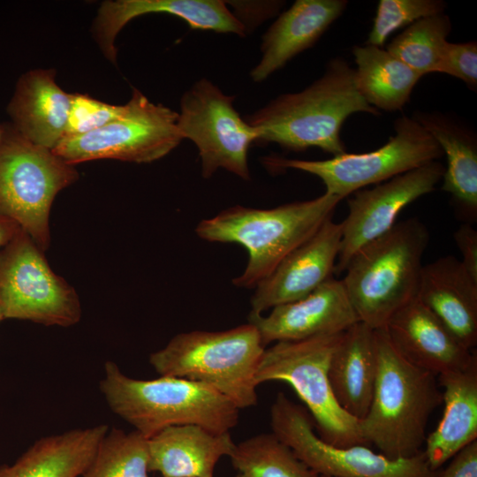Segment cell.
Segmentation results:
<instances>
[{"instance_id": "36", "label": "cell", "mask_w": 477, "mask_h": 477, "mask_svg": "<svg viewBox=\"0 0 477 477\" xmlns=\"http://www.w3.org/2000/svg\"><path fill=\"white\" fill-rule=\"evenodd\" d=\"M464 268L477 281V231L470 223H464L454 233Z\"/></svg>"}, {"instance_id": "11", "label": "cell", "mask_w": 477, "mask_h": 477, "mask_svg": "<svg viewBox=\"0 0 477 477\" xmlns=\"http://www.w3.org/2000/svg\"><path fill=\"white\" fill-rule=\"evenodd\" d=\"M0 310L4 319L46 326L69 327L81 317L74 289L23 230L0 251Z\"/></svg>"}, {"instance_id": "22", "label": "cell", "mask_w": 477, "mask_h": 477, "mask_svg": "<svg viewBox=\"0 0 477 477\" xmlns=\"http://www.w3.org/2000/svg\"><path fill=\"white\" fill-rule=\"evenodd\" d=\"M149 472L163 477H213L219 459L235 443L229 432L214 433L198 425L168 427L148 439Z\"/></svg>"}, {"instance_id": "25", "label": "cell", "mask_w": 477, "mask_h": 477, "mask_svg": "<svg viewBox=\"0 0 477 477\" xmlns=\"http://www.w3.org/2000/svg\"><path fill=\"white\" fill-rule=\"evenodd\" d=\"M109 430L105 424L75 428L36 440L0 477H79L89 466Z\"/></svg>"}, {"instance_id": "5", "label": "cell", "mask_w": 477, "mask_h": 477, "mask_svg": "<svg viewBox=\"0 0 477 477\" xmlns=\"http://www.w3.org/2000/svg\"><path fill=\"white\" fill-rule=\"evenodd\" d=\"M428 239L425 224L413 217L396 223L352 255L342 282L360 322L382 329L417 298Z\"/></svg>"}, {"instance_id": "30", "label": "cell", "mask_w": 477, "mask_h": 477, "mask_svg": "<svg viewBox=\"0 0 477 477\" xmlns=\"http://www.w3.org/2000/svg\"><path fill=\"white\" fill-rule=\"evenodd\" d=\"M148 438L112 428L99 443L83 477H149Z\"/></svg>"}, {"instance_id": "24", "label": "cell", "mask_w": 477, "mask_h": 477, "mask_svg": "<svg viewBox=\"0 0 477 477\" xmlns=\"http://www.w3.org/2000/svg\"><path fill=\"white\" fill-rule=\"evenodd\" d=\"M377 368L375 329L358 322L343 333L330 359L328 375L338 405L359 420L368 411Z\"/></svg>"}, {"instance_id": "18", "label": "cell", "mask_w": 477, "mask_h": 477, "mask_svg": "<svg viewBox=\"0 0 477 477\" xmlns=\"http://www.w3.org/2000/svg\"><path fill=\"white\" fill-rule=\"evenodd\" d=\"M148 13H167L184 19L192 29L246 35L243 25L221 0H117L101 4L94 25L95 40L105 57L117 58L115 39L132 19Z\"/></svg>"}, {"instance_id": "10", "label": "cell", "mask_w": 477, "mask_h": 477, "mask_svg": "<svg viewBox=\"0 0 477 477\" xmlns=\"http://www.w3.org/2000/svg\"><path fill=\"white\" fill-rule=\"evenodd\" d=\"M178 117V112L151 102L133 88L120 117L97 130L64 139L52 152L72 165L99 159L154 162L184 140Z\"/></svg>"}, {"instance_id": "4", "label": "cell", "mask_w": 477, "mask_h": 477, "mask_svg": "<svg viewBox=\"0 0 477 477\" xmlns=\"http://www.w3.org/2000/svg\"><path fill=\"white\" fill-rule=\"evenodd\" d=\"M342 200L324 193L313 200L273 208L237 205L201 221L195 232L209 242L237 243L244 246L248 252V261L232 284L239 288H254L288 254L332 216Z\"/></svg>"}, {"instance_id": "8", "label": "cell", "mask_w": 477, "mask_h": 477, "mask_svg": "<svg viewBox=\"0 0 477 477\" xmlns=\"http://www.w3.org/2000/svg\"><path fill=\"white\" fill-rule=\"evenodd\" d=\"M73 165L35 145L16 130L0 140V214L12 219L43 251L56 195L73 183Z\"/></svg>"}, {"instance_id": "23", "label": "cell", "mask_w": 477, "mask_h": 477, "mask_svg": "<svg viewBox=\"0 0 477 477\" xmlns=\"http://www.w3.org/2000/svg\"><path fill=\"white\" fill-rule=\"evenodd\" d=\"M437 378L443 389L444 410L435 429L426 437L423 450L433 471L477 440V360L465 369Z\"/></svg>"}, {"instance_id": "19", "label": "cell", "mask_w": 477, "mask_h": 477, "mask_svg": "<svg viewBox=\"0 0 477 477\" xmlns=\"http://www.w3.org/2000/svg\"><path fill=\"white\" fill-rule=\"evenodd\" d=\"M417 299L467 349L477 344V281L454 256L423 265Z\"/></svg>"}, {"instance_id": "28", "label": "cell", "mask_w": 477, "mask_h": 477, "mask_svg": "<svg viewBox=\"0 0 477 477\" xmlns=\"http://www.w3.org/2000/svg\"><path fill=\"white\" fill-rule=\"evenodd\" d=\"M229 457L242 477H319L273 433L235 444Z\"/></svg>"}, {"instance_id": "34", "label": "cell", "mask_w": 477, "mask_h": 477, "mask_svg": "<svg viewBox=\"0 0 477 477\" xmlns=\"http://www.w3.org/2000/svg\"><path fill=\"white\" fill-rule=\"evenodd\" d=\"M227 4L234 8L233 15L243 25L246 32L254 27V18L256 23H261L265 19L274 16L284 5L282 1H229Z\"/></svg>"}, {"instance_id": "3", "label": "cell", "mask_w": 477, "mask_h": 477, "mask_svg": "<svg viewBox=\"0 0 477 477\" xmlns=\"http://www.w3.org/2000/svg\"><path fill=\"white\" fill-rule=\"evenodd\" d=\"M104 373L100 390L109 407L148 439L171 426L227 433L238 424L239 409L206 384L172 376L134 379L110 360Z\"/></svg>"}, {"instance_id": "33", "label": "cell", "mask_w": 477, "mask_h": 477, "mask_svg": "<svg viewBox=\"0 0 477 477\" xmlns=\"http://www.w3.org/2000/svg\"><path fill=\"white\" fill-rule=\"evenodd\" d=\"M441 73L464 81L471 88L477 86V43L447 42Z\"/></svg>"}, {"instance_id": "31", "label": "cell", "mask_w": 477, "mask_h": 477, "mask_svg": "<svg viewBox=\"0 0 477 477\" xmlns=\"http://www.w3.org/2000/svg\"><path fill=\"white\" fill-rule=\"evenodd\" d=\"M445 7L441 0H380L366 44L382 48L395 31L443 13Z\"/></svg>"}, {"instance_id": "35", "label": "cell", "mask_w": 477, "mask_h": 477, "mask_svg": "<svg viewBox=\"0 0 477 477\" xmlns=\"http://www.w3.org/2000/svg\"><path fill=\"white\" fill-rule=\"evenodd\" d=\"M435 477H477V440L460 450L446 468L437 470Z\"/></svg>"}, {"instance_id": "37", "label": "cell", "mask_w": 477, "mask_h": 477, "mask_svg": "<svg viewBox=\"0 0 477 477\" xmlns=\"http://www.w3.org/2000/svg\"><path fill=\"white\" fill-rule=\"evenodd\" d=\"M12 219L0 214V251L8 245L21 231Z\"/></svg>"}, {"instance_id": "39", "label": "cell", "mask_w": 477, "mask_h": 477, "mask_svg": "<svg viewBox=\"0 0 477 477\" xmlns=\"http://www.w3.org/2000/svg\"><path fill=\"white\" fill-rule=\"evenodd\" d=\"M2 134H3V132H2V130H0V140L2 138Z\"/></svg>"}, {"instance_id": "27", "label": "cell", "mask_w": 477, "mask_h": 477, "mask_svg": "<svg viewBox=\"0 0 477 477\" xmlns=\"http://www.w3.org/2000/svg\"><path fill=\"white\" fill-rule=\"evenodd\" d=\"M352 55L355 86L365 101L377 110H400L422 75L380 47L356 45Z\"/></svg>"}, {"instance_id": "29", "label": "cell", "mask_w": 477, "mask_h": 477, "mask_svg": "<svg viewBox=\"0 0 477 477\" xmlns=\"http://www.w3.org/2000/svg\"><path fill=\"white\" fill-rule=\"evenodd\" d=\"M450 31V19L444 13L427 17L407 26L386 50L422 76L441 73Z\"/></svg>"}, {"instance_id": "7", "label": "cell", "mask_w": 477, "mask_h": 477, "mask_svg": "<svg viewBox=\"0 0 477 477\" xmlns=\"http://www.w3.org/2000/svg\"><path fill=\"white\" fill-rule=\"evenodd\" d=\"M343 333L275 343L265 348L255 373L257 385L288 383L310 412L318 436L337 447L364 444L359 420L338 405L329 380L330 359Z\"/></svg>"}, {"instance_id": "13", "label": "cell", "mask_w": 477, "mask_h": 477, "mask_svg": "<svg viewBox=\"0 0 477 477\" xmlns=\"http://www.w3.org/2000/svg\"><path fill=\"white\" fill-rule=\"evenodd\" d=\"M234 99L205 78L181 96L178 128L197 147L205 178L223 169L250 179L248 150L258 133L236 110Z\"/></svg>"}, {"instance_id": "1", "label": "cell", "mask_w": 477, "mask_h": 477, "mask_svg": "<svg viewBox=\"0 0 477 477\" xmlns=\"http://www.w3.org/2000/svg\"><path fill=\"white\" fill-rule=\"evenodd\" d=\"M358 112L380 114L357 90L353 68L337 57L307 87L278 95L245 120L256 129L257 145L276 143L296 152L317 148L335 156L346 152L342 125Z\"/></svg>"}, {"instance_id": "16", "label": "cell", "mask_w": 477, "mask_h": 477, "mask_svg": "<svg viewBox=\"0 0 477 477\" xmlns=\"http://www.w3.org/2000/svg\"><path fill=\"white\" fill-rule=\"evenodd\" d=\"M358 322L342 280L333 277L302 299L273 307L267 316H248L264 346L339 334Z\"/></svg>"}, {"instance_id": "26", "label": "cell", "mask_w": 477, "mask_h": 477, "mask_svg": "<svg viewBox=\"0 0 477 477\" xmlns=\"http://www.w3.org/2000/svg\"><path fill=\"white\" fill-rule=\"evenodd\" d=\"M415 118L435 140L446 157L442 189L449 193L459 215L477 218V145L473 134L440 114L417 113Z\"/></svg>"}, {"instance_id": "14", "label": "cell", "mask_w": 477, "mask_h": 477, "mask_svg": "<svg viewBox=\"0 0 477 477\" xmlns=\"http://www.w3.org/2000/svg\"><path fill=\"white\" fill-rule=\"evenodd\" d=\"M443 172L444 166L434 161L374 188L355 192L348 200V215L341 223V245L334 273L344 272L359 249L389 231L407 205L432 192Z\"/></svg>"}, {"instance_id": "32", "label": "cell", "mask_w": 477, "mask_h": 477, "mask_svg": "<svg viewBox=\"0 0 477 477\" xmlns=\"http://www.w3.org/2000/svg\"><path fill=\"white\" fill-rule=\"evenodd\" d=\"M125 104L113 105L87 95L72 94L64 139L97 130L120 117Z\"/></svg>"}, {"instance_id": "38", "label": "cell", "mask_w": 477, "mask_h": 477, "mask_svg": "<svg viewBox=\"0 0 477 477\" xmlns=\"http://www.w3.org/2000/svg\"><path fill=\"white\" fill-rule=\"evenodd\" d=\"M4 320L2 311L0 310V322Z\"/></svg>"}, {"instance_id": "15", "label": "cell", "mask_w": 477, "mask_h": 477, "mask_svg": "<svg viewBox=\"0 0 477 477\" xmlns=\"http://www.w3.org/2000/svg\"><path fill=\"white\" fill-rule=\"evenodd\" d=\"M341 238L342 223L327 219L254 287L249 315L302 299L331 278Z\"/></svg>"}, {"instance_id": "40", "label": "cell", "mask_w": 477, "mask_h": 477, "mask_svg": "<svg viewBox=\"0 0 477 477\" xmlns=\"http://www.w3.org/2000/svg\"><path fill=\"white\" fill-rule=\"evenodd\" d=\"M319 477H329V476H322V475H320Z\"/></svg>"}, {"instance_id": "12", "label": "cell", "mask_w": 477, "mask_h": 477, "mask_svg": "<svg viewBox=\"0 0 477 477\" xmlns=\"http://www.w3.org/2000/svg\"><path fill=\"white\" fill-rule=\"evenodd\" d=\"M272 433L319 476L329 477H435L423 450L405 458L390 459L367 445L337 447L314 432L313 420L301 405L283 392L270 410Z\"/></svg>"}, {"instance_id": "17", "label": "cell", "mask_w": 477, "mask_h": 477, "mask_svg": "<svg viewBox=\"0 0 477 477\" xmlns=\"http://www.w3.org/2000/svg\"><path fill=\"white\" fill-rule=\"evenodd\" d=\"M395 349L409 362L438 376L466 368L477 360L417 298L383 328Z\"/></svg>"}, {"instance_id": "20", "label": "cell", "mask_w": 477, "mask_h": 477, "mask_svg": "<svg viewBox=\"0 0 477 477\" xmlns=\"http://www.w3.org/2000/svg\"><path fill=\"white\" fill-rule=\"evenodd\" d=\"M345 0H297L262 35L259 63L250 72L262 82L299 53L314 46L344 12Z\"/></svg>"}, {"instance_id": "2", "label": "cell", "mask_w": 477, "mask_h": 477, "mask_svg": "<svg viewBox=\"0 0 477 477\" xmlns=\"http://www.w3.org/2000/svg\"><path fill=\"white\" fill-rule=\"evenodd\" d=\"M378 368L368 411L359 420L364 444L390 459L420 453L433 411L442 404L437 376L406 360L385 329H375Z\"/></svg>"}, {"instance_id": "6", "label": "cell", "mask_w": 477, "mask_h": 477, "mask_svg": "<svg viewBox=\"0 0 477 477\" xmlns=\"http://www.w3.org/2000/svg\"><path fill=\"white\" fill-rule=\"evenodd\" d=\"M264 350L256 327L248 322L222 331L178 334L151 353L149 363L161 376L213 388L240 410L257 404L255 373Z\"/></svg>"}, {"instance_id": "21", "label": "cell", "mask_w": 477, "mask_h": 477, "mask_svg": "<svg viewBox=\"0 0 477 477\" xmlns=\"http://www.w3.org/2000/svg\"><path fill=\"white\" fill-rule=\"evenodd\" d=\"M72 97L56 83L52 70L26 73L9 106L16 131L32 143L53 150L64 139Z\"/></svg>"}, {"instance_id": "41", "label": "cell", "mask_w": 477, "mask_h": 477, "mask_svg": "<svg viewBox=\"0 0 477 477\" xmlns=\"http://www.w3.org/2000/svg\"><path fill=\"white\" fill-rule=\"evenodd\" d=\"M236 477H242V476H241L240 474H238V476H236Z\"/></svg>"}, {"instance_id": "9", "label": "cell", "mask_w": 477, "mask_h": 477, "mask_svg": "<svg viewBox=\"0 0 477 477\" xmlns=\"http://www.w3.org/2000/svg\"><path fill=\"white\" fill-rule=\"evenodd\" d=\"M395 134L378 149L348 153L326 160L308 161L269 156L264 165L270 169H294L318 177L325 193L342 199L367 186L381 184L443 155L431 134L413 117L398 118Z\"/></svg>"}]
</instances>
